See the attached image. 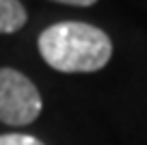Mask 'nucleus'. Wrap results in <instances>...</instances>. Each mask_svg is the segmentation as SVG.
I'll return each instance as SVG.
<instances>
[{
  "label": "nucleus",
  "instance_id": "nucleus-1",
  "mask_svg": "<svg viewBox=\"0 0 147 145\" xmlns=\"http://www.w3.org/2000/svg\"><path fill=\"white\" fill-rule=\"evenodd\" d=\"M39 54L63 74H91L106 67L113 41L102 28L87 22H56L39 33Z\"/></svg>",
  "mask_w": 147,
  "mask_h": 145
},
{
  "label": "nucleus",
  "instance_id": "nucleus-2",
  "mask_svg": "<svg viewBox=\"0 0 147 145\" xmlns=\"http://www.w3.org/2000/svg\"><path fill=\"white\" fill-rule=\"evenodd\" d=\"M43 108L35 82L13 67H0V121L7 126H28Z\"/></svg>",
  "mask_w": 147,
  "mask_h": 145
},
{
  "label": "nucleus",
  "instance_id": "nucleus-3",
  "mask_svg": "<svg viewBox=\"0 0 147 145\" xmlns=\"http://www.w3.org/2000/svg\"><path fill=\"white\" fill-rule=\"evenodd\" d=\"M28 13L20 0H0V35H11L24 28Z\"/></svg>",
  "mask_w": 147,
  "mask_h": 145
},
{
  "label": "nucleus",
  "instance_id": "nucleus-4",
  "mask_svg": "<svg viewBox=\"0 0 147 145\" xmlns=\"http://www.w3.org/2000/svg\"><path fill=\"white\" fill-rule=\"evenodd\" d=\"M0 145H46V143L32 134L9 132V134H0Z\"/></svg>",
  "mask_w": 147,
  "mask_h": 145
},
{
  "label": "nucleus",
  "instance_id": "nucleus-5",
  "mask_svg": "<svg viewBox=\"0 0 147 145\" xmlns=\"http://www.w3.org/2000/svg\"><path fill=\"white\" fill-rule=\"evenodd\" d=\"M52 2H61V5H71V7H91L97 0H52Z\"/></svg>",
  "mask_w": 147,
  "mask_h": 145
}]
</instances>
